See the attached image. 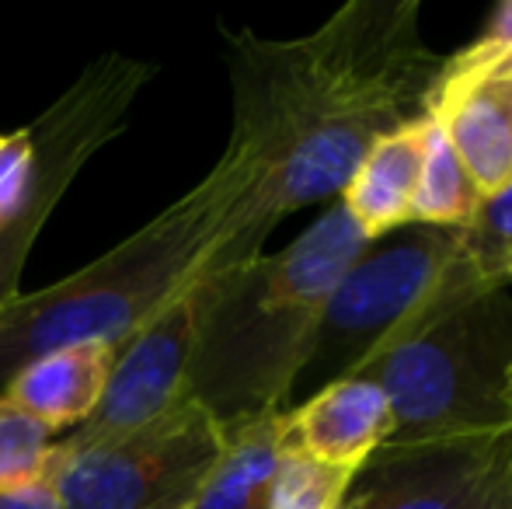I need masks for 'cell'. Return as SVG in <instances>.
I'll list each match as a JSON object with an SVG mask.
<instances>
[{
  "instance_id": "obj_1",
  "label": "cell",
  "mask_w": 512,
  "mask_h": 509,
  "mask_svg": "<svg viewBox=\"0 0 512 509\" xmlns=\"http://www.w3.org/2000/svg\"><path fill=\"white\" fill-rule=\"evenodd\" d=\"M234 133L227 150L255 171L262 213L342 196L363 154L425 116L439 60L418 35L415 0H352L314 35L230 39Z\"/></svg>"
},
{
  "instance_id": "obj_2",
  "label": "cell",
  "mask_w": 512,
  "mask_h": 509,
  "mask_svg": "<svg viewBox=\"0 0 512 509\" xmlns=\"http://www.w3.org/2000/svg\"><path fill=\"white\" fill-rule=\"evenodd\" d=\"M272 227L258 206L255 171L241 154L223 150L203 182L143 231L88 262V269L4 307L0 394L42 353L77 342L119 349L189 286L262 255Z\"/></svg>"
},
{
  "instance_id": "obj_3",
  "label": "cell",
  "mask_w": 512,
  "mask_h": 509,
  "mask_svg": "<svg viewBox=\"0 0 512 509\" xmlns=\"http://www.w3.org/2000/svg\"><path fill=\"white\" fill-rule=\"evenodd\" d=\"M370 245L345 206L335 203L283 252L206 279L189 398L223 433L286 412L331 290Z\"/></svg>"
},
{
  "instance_id": "obj_4",
  "label": "cell",
  "mask_w": 512,
  "mask_h": 509,
  "mask_svg": "<svg viewBox=\"0 0 512 509\" xmlns=\"http://www.w3.org/2000/svg\"><path fill=\"white\" fill-rule=\"evenodd\" d=\"M509 370V286L439 311L359 374L380 384L391 401L394 429L384 454L439 447L512 426Z\"/></svg>"
},
{
  "instance_id": "obj_5",
  "label": "cell",
  "mask_w": 512,
  "mask_h": 509,
  "mask_svg": "<svg viewBox=\"0 0 512 509\" xmlns=\"http://www.w3.org/2000/svg\"><path fill=\"white\" fill-rule=\"evenodd\" d=\"M394 234V241L380 238V248H366L324 304L300 374V381L314 377L317 391L359 377L446 307L492 293L457 258V227L408 224Z\"/></svg>"
},
{
  "instance_id": "obj_6",
  "label": "cell",
  "mask_w": 512,
  "mask_h": 509,
  "mask_svg": "<svg viewBox=\"0 0 512 509\" xmlns=\"http://www.w3.org/2000/svg\"><path fill=\"white\" fill-rule=\"evenodd\" d=\"M223 443L220 422L185 398L129 433L60 436L46 475L67 509H185Z\"/></svg>"
},
{
  "instance_id": "obj_7",
  "label": "cell",
  "mask_w": 512,
  "mask_h": 509,
  "mask_svg": "<svg viewBox=\"0 0 512 509\" xmlns=\"http://www.w3.org/2000/svg\"><path fill=\"white\" fill-rule=\"evenodd\" d=\"M143 77H147V70L140 63L108 56V60L95 63L39 123H32L42 185L32 206L11 227L0 231V314L11 300L21 297L18 279L42 224L56 210L77 171L88 164V157L122 126V116L140 91Z\"/></svg>"
},
{
  "instance_id": "obj_8",
  "label": "cell",
  "mask_w": 512,
  "mask_h": 509,
  "mask_svg": "<svg viewBox=\"0 0 512 509\" xmlns=\"http://www.w3.org/2000/svg\"><path fill=\"white\" fill-rule=\"evenodd\" d=\"M342 509H512V426L405 454L380 450Z\"/></svg>"
},
{
  "instance_id": "obj_9",
  "label": "cell",
  "mask_w": 512,
  "mask_h": 509,
  "mask_svg": "<svg viewBox=\"0 0 512 509\" xmlns=\"http://www.w3.org/2000/svg\"><path fill=\"white\" fill-rule=\"evenodd\" d=\"M206 283V279H203ZM203 283L189 286L182 297L157 311L115 349L112 374L98 412L74 429L77 436H115L171 412L189 398V370L199 339Z\"/></svg>"
},
{
  "instance_id": "obj_10",
  "label": "cell",
  "mask_w": 512,
  "mask_h": 509,
  "mask_svg": "<svg viewBox=\"0 0 512 509\" xmlns=\"http://www.w3.org/2000/svg\"><path fill=\"white\" fill-rule=\"evenodd\" d=\"M425 116L443 129L481 196L512 182V53L467 46L443 60Z\"/></svg>"
},
{
  "instance_id": "obj_11",
  "label": "cell",
  "mask_w": 512,
  "mask_h": 509,
  "mask_svg": "<svg viewBox=\"0 0 512 509\" xmlns=\"http://www.w3.org/2000/svg\"><path fill=\"white\" fill-rule=\"evenodd\" d=\"M394 415L380 384L342 377L324 384L304 405L286 408V443L335 468L359 471L391 440Z\"/></svg>"
},
{
  "instance_id": "obj_12",
  "label": "cell",
  "mask_w": 512,
  "mask_h": 509,
  "mask_svg": "<svg viewBox=\"0 0 512 509\" xmlns=\"http://www.w3.org/2000/svg\"><path fill=\"white\" fill-rule=\"evenodd\" d=\"M115 363V346L77 342L35 356L7 384V398L53 433H74L98 412Z\"/></svg>"
},
{
  "instance_id": "obj_13",
  "label": "cell",
  "mask_w": 512,
  "mask_h": 509,
  "mask_svg": "<svg viewBox=\"0 0 512 509\" xmlns=\"http://www.w3.org/2000/svg\"><path fill=\"white\" fill-rule=\"evenodd\" d=\"M422 136L425 116L380 136L338 196L352 224L370 241H380L411 224V196L422 171Z\"/></svg>"
},
{
  "instance_id": "obj_14",
  "label": "cell",
  "mask_w": 512,
  "mask_h": 509,
  "mask_svg": "<svg viewBox=\"0 0 512 509\" xmlns=\"http://www.w3.org/2000/svg\"><path fill=\"white\" fill-rule=\"evenodd\" d=\"M286 450V412L230 429L213 471L185 509H269Z\"/></svg>"
},
{
  "instance_id": "obj_15",
  "label": "cell",
  "mask_w": 512,
  "mask_h": 509,
  "mask_svg": "<svg viewBox=\"0 0 512 509\" xmlns=\"http://www.w3.org/2000/svg\"><path fill=\"white\" fill-rule=\"evenodd\" d=\"M481 203V189L453 147L446 143L443 129L425 116L422 136V171H418L415 196H411V224L429 227H464Z\"/></svg>"
},
{
  "instance_id": "obj_16",
  "label": "cell",
  "mask_w": 512,
  "mask_h": 509,
  "mask_svg": "<svg viewBox=\"0 0 512 509\" xmlns=\"http://www.w3.org/2000/svg\"><path fill=\"white\" fill-rule=\"evenodd\" d=\"M457 258L485 290L512 286V182L481 196L471 220L457 227Z\"/></svg>"
},
{
  "instance_id": "obj_17",
  "label": "cell",
  "mask_w": 512,
  "mask_h": 509,
  "mask_svg": "<svg viewBox=\"0 0 512 509\" xmlns=\"http://www.w3.org/2000/svg\"><path fill=\"white\" fill-rule=\"evenodd\" d=\"M359 471L335 468L286 443L269 509H342Z\"/></svg>"
},
{
  "instance_id": "obj_18",
  "label": "cell",
  "mask_w": 512,
  "mask_h": 509,
  "mask_svg": "<svg viewBox=\"0 0 512 509\" xmlns=\"http://www.w3.org/2000/svg\"><path fill=\"white\" fill-rule=\"evenodd\" d=\"M56 433L0 394V492L18 489L46 471Z\"/></svg>"
},
{
  "instance_id": "obj_19",
  "label": "cell",
  "mask_w": 512,
  "mask_h": 509,
  "mask_svg": "<svg viewBox=\"0 0 512 509\" xmlns=\"http://www.w3.org/2000/svg\"><path fill=\"white\" fill-rule=\"evenodd\" d=\"M39 185L42 168L32 126L0 133V231L11 227L32 206Z\"/></svg>"
},
{
  "instance_id": "obj_20",
  "label": "cell",
  "mask_w": 512,
  "mask_h": 509,
  "mask_svg": "<svg viewBox=\"0 0 512 509\" xmlns=\"http://www.w3.org/2000/svg\"><path fill=\"white\" fill-rule=\"evenodd\" d=\"M0 509H67L56 492V485L49 482V475L42 471L35 482H25L18 489L0 492Z\"/></svg>"
},
{
  "instance_id": "obj_21",
  "label": "cell",
  "mask_w": 512,
  "mask_h": 509,
  "mask_svg": "<svg viewBox=\"0 0 512 509\" xmlns=\"http://www.w3.org/2000/svg\"><path fill=\"white\" fill-rule=\"evenodd\" d=\"M471 46L488 49V53H512V0L495 7L488 28L471 42Z\"/></svg>"
},
{
  "instance_id": "obj_22",
  "label": "cell",
  "mask_w": 512,
  "mask_h": 509,
  "mask_svg": "<svg viewBox=\"0 0 512 509\" xmlns=\"http://www.w3.org/2000/svg\"><path fill=\"white\" fill-rule=\"evenodd\" d=\"M509 405H512V370H509Z\"/></svg>"
}]
</instances>
